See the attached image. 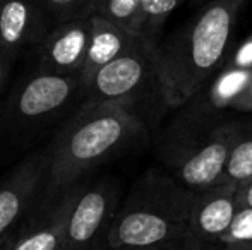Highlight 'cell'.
I'll use <instances>...</instances> for the list:
<instances>
[{
	"label": "cell",
	"mask_w": 252,
	"mask_h": 250,
	"mask_svg": "<svg viewBox=\"0 0 252 250\" xmlns=\"http://www.w3.org/2000/svg\"><path fill=\"white\" fill-rule=\"evenodd\" d=\"M218 245H239V247H252V209L240 207L239 214L233 220L228 233L221 238Z\"/></svg>",
	"instance_id": "ac0fdd59"
},
{
	"label": "cell",
	"mask_w": 252,
	"mask_h": 250,
	"mask_svg": "<svg viewBox=\"0 0 252 250\" xmlns=\"http://www.w3.org/2000/svg\"><path fill=\"white\" fill-rule=\"evenodd\" d=\"M239 185L218 184L199 192H192L189 214V235L208 245H218L228 233L240 211Z\"/></svg>",
	"instance_id": "30bf717a"
},
{
	"label": "cell",
	"mask_w": 252,
	"mask_h": 250,
	"mask_svg": "<svg viewBox=\"0 0 252 250\" xmlns=\"http://www.w3.org/2000/svg\"><path fill=\"white\" fill-rule=\"evenodd\" d=\"M237 195H239L240 207H251L252 209V178L239 185Z\"/></svg>",
	"instance_id": "603a6c76"
},
{
	"label": "cell",
	"mask_w": 252,
	"mask_h": 250,
	"mask_svg": "<svg viewBox=\"0 0 252 250\" xmlns=\"http://www.w3.org/2000/svg\"><path fill=\"white\" fill-rule=\"evenodd\" d=\"M196 247H197V244H196ZM196 247H194V250H196Z\"/></svg>",
	"instance_id": "4316f807"
},
{
	"label": "cell",
	"mask_w": 252,
	"mask_h": 250,
	"mask_svg": "<svg viewBox=\"0 0 252 250\" xmlns=\"http://www.w3.org/2000/svg\"><path fill=\"white\" fill-rule=\"evenodd\" d=\"M196 250H221V245H208V244H201V242H197Z\"/></svg>",
	"instance_id": "d4e9b609"
},
{
	"label": "cell",
	"mask_w": 252,
	"mask_h": 250,
	"mask_svg": "<svg viewBox=\"0 0 252 250\" xmlns=\"http://www.w3.org/2000/svg\"><path fill=\"white\" fill-rule=\"evenodd\" d=\"M192 192L177 184L163 168L137 177L110 226L108 250H137L189 237Z\"/></svg>",
	"instance_id": "277c9868"
},
{
	"label": "cell",
	"mask_w": 252,
	"mask_h": 250,
	"mask_svg": "<svg viewBox=\"0 0 252 250\" xmlns=\"http://www.w3.org/2000/svg\"><path fill=\"white\" fill-rule=\"evenodd\" d=\"M197 240H194L192 237H186L179 242H172V244L159 245V247H151V249H137V250H194Z\"/></svg>",
	"instance_id": "7402d4cb"
},
{
	"label": "cell",
	"mask_w": 252,
	"mask_h": 250,
	"mask_svg": "<svg viewBox=\"0 0 252 250\" xmlns=\"http://www.w3.org/2000/svg\"><path fill=\"white\" fill-rule=\"evenodd\" d=\"M225 63L237 69H252V34L233 48Z\"/></svg>",
	"instance_id": "d6986e66"
},
{
	"label": "cell",
	"mask_w": 252,
	"mask_h": 250,
	"mask_svg": "<svg viewBox=\"0 0 252 250\" xmlns=\"http://www.w3.org/2000/svg\"><path fill=\"white\" fill-rule=\"evenodd\" d=\"M240 115L215 110L194 96L156 136L161 168L190 192L221 184L239 136Z\"/></svg>",
	"instance_id": "7a4b0ae2"
},
{
	"label": "cell",
	"mask_w": 252,
	"mask_h": 250,
	"mask_svg": "<svg viewBox=\"0 0 252 250\" xmlns=\"http://www.w3.org/2000/svg\"><path fill=\"white\" fill-rule=\"evenodd\" d=\"M77 94L84 96L77 76H60L36 69L9 100L7 124L19 130L36 129L62 113Z\"/></svg>",
	"instance_id": "8992f818"
},
{
	"label": "cell",
	"mask_w": 252,
	"mask_h": 250,
	"mask_svg": "<svg viewBox=\"0 0 252 250\" xmlns=\"http://www.w3.org/2000/svg\"><path fill=\"white\" fill-rule=\"evenodd\" d=\"M14 58H16V55L9 54V52L0 48V91L3 89V86H5L7 81H9L10 70H12V65H14Z\"/></svg>",
	"instance_id": "ffe728a7"
},
{
	"label": "cell",
	"mask_w": 252,
	"mask_h": 250,
	"mask_svg": "<svg viewBox=\"0 0 252 250\" xmlns=\"http://www.w3.org/2000/svg\"><path fill=\"white\" fill-rule=\"evenodd\" d=\"M180 2L182 0H141L134 34L146 45L158 48L159 33Z\"/></svg>",
	"instance_id": "5bb4252c"
},
{
	"label": "cell",
	"mask_w": 252,
	"mask_h": 250,
	"mask_svg": "<svg viewBox=\"0 0 252 250\" xmlns=\"http://www.w3.org/2000/svg\"><path fill=\"white\" fill-rule=\"evenodd\" d=\"M139 3L141 0H96L94 14L134 34Z\"/></svg>",
	"instance_id": "2e32d148"
},
{
	"label": "cell",
	"mask_w": 252,
	"mask_h": 250,
	"mask_svg": "<svg viewBox=\"0 0 252 250\" xmlns=\"http://www.w3.org/2000/svg\"><path fill=\"white\" fill-rule=\"evenodd\" d=\"M246 0H208L158 47V70L172 111L190 101L232 54Z\"/></svg>",
	"instance_id": "3957f363"
},
{
	"label": "cell",
	"mask_w": 252,
	"mask_h": 250,
	"mask_svg": "<svg viewBox=\"0 0 252 250\" xmlns=\"http://www.w3.org/2000/svg\"><path fill=\"white\" fill-rule=\"evenodd\" d=\"M252 178V113L240 115L239 136L221 184L240 185Z\"/></svg>",
	"instance_id": "9a60e30c"
},
{
	"label": "cell",
	"mask_w": 252,
	"mask_h": 250,
	"mask_svg": "<svg viewBox=\"0 0 252 250\" xmlns=\"http://www.w3.org/2000/svg\"><path fill=\"white\" fill-rule=\"evenodd\" d=\"M86 103H117L136 110L153 127L170 110L158 70V48L137 38L134 45L101 67L84 86Z\"/></svg>",
	"instance_id": "5b68a950"
},
{
	"label": "cell",
	"mask_w": 252,
	"mask_h": 250,
	"mask_svg": "<svg viewBox=\"0 0 252 250\" xmlns=\"http://www.w3.org/2000/svg\"><path fill=\"white\" fill-rule=\"evenodd\" d=\"M148 130V122L130 107L83 101L47 149V177L36 206L69 192L88 171L126 151Z\"/></svg>",
	"instance_id": "6da1fadb"
},
{
	"label": "cell",
	"mask_w": 252,
	"mask_h": 250,
	"mask_svg": "<svg viewBox=\"0 0 252 250\" xmlns=\"http://www.w3.org/2000/svg\"><path fill=\"white\" fill-rule=\"evenodd\" d=\"M48 168L47 151L26 156L0 182V240L31 207L36 206Z\"/></svg>",
	"instance_id": "9c48e42d"
},
{
	"label": "cell",
	"mask_w": 252,
	"mask_h": 250,
	"mask_svg": "<svg viewBox=\"0 0 252 250\" xmlns=\"http://www.w3.org/2000/svg\"><path fill=\"white\" fill-rule=\"evenodd\" d=\"M136 40L137 36H134L132 33L93 14V33H91L86 62H84V67L79 76L83 91L84 86L90 83V79L101 67L108 65L110 62H113L120 55L126 54Z\"/></svg>",
	"instance_id": "4fadbf2b"
},
{
	"label": "cell",
	"mask_w": 252,
	"mask_h": 250,
	"mask_svg": "<svg viewBox=\"0 0 252 250\" xmlns=\"http://www.w3.org/2000/svg\"><path fill=\"white\" fill-rule=\"evenodd\" d=\"M84 184L81 182L57 200L45 206H36L38 214L28 223V226L16 235L12 250H60L65 235L67 220L70 209L81 194Z\"/></svg>",
	"instance_id": "7c38bea8"
},
{
	"label": "cell",
	"mask_w": 252,
	"mask_h": 250,
	"mask_svg": "<svg viewBox=\"0 0 252 250\" xmlns=\"http://www.w3.org/2000/svg\"><path fill=\"white\" fill-rule=\"evenodd\" d=\"M93 33V16L57 23L38 45V67L60 76H81Z\"/></svg>",
	"instance_id": "ba28073f"
},
{
	"label": "cell",
	"mask_w": 252,
	"mask_h": 250,
	"mask_svg": "<svg viewBox=\"0 0 252 250\" xmlns=\"http://www.w3.org/2000/svg\"><path fill=\"white\" fill-rule=\"evenodd\" d=\"M119 207L120 190L115 182H86L70 209L60 250H108L106 238Z\"/></svg>",
	"instance_id": "52a82bcc"
},
{
	"label": "cell",
	"mask_w": 252,
	"mask_h": 250,
	"mask_svg": "<svg viewBox=\"0 0 252 250\" xmlns=\"http://www.w3.org/2000/svg\"><path fill=\"white\" fill-rule=\"evenodd\" d=\"M221 250H252V247H239V245H221Z\"/></svg>",
	"instance_id": "484cf974"
},
{
	"label": "cell",
	"mask_w": 252,
	"mask_h": 250,
	"mask_svg": "<svg viewBox=\"0 0 252 250\" xmlns=\"http://www.w3.org/2000/svg\"><path fill=\"white\" fill-rule=\"evenodd\" d=\"M50 16L36 0H0V48L17 55L45 40Z\"/></svg>",
	"instance_id": "8fae6325"
},
{
	"label": "cell",
	"mask_w": 252,
	"mask_h": 250,
	"mask_svg": "<svg viewBox=\"0 0 252 250\" xmlns=\"http://www.w3.org/2000/svg\"><path fill=\"white\" fill-rule=\"evenodd\" d=\"M233 113L237 115H251L252 113V79L249 86L246 87L244 94L239 98V101L233 107Z\"/></svg>",
	"instance_id": "44dd1931"
},
{
	"label": "cell",
	"mask_w": 252,
	"mask_h": 250,
	"mask_svg": "<svg viewBox=\"0 0 252 250\" xmlns=\"http://www.w3.org/2000/svg\"><path fill=\"white\" fill-rule=\"evenodd\" d=\"M36 2L57 23L93 16L96 9V0H36Z\"/></svg>",
	"instance_id": "e0dca14e"
},
{
	"label": "cell",
	"mask_w": 252,
	"mask_h": 250,
	"mask_svg": "<svg viewBox=\"0 0 252 250\" xmlns=\"http://www.w3.org/2000/svg\"><path fill=\"white\" fill-rule=\"evenodd\" d=\"M14 240H16V235H7L0 240V250H12Z\"/></svg>",
	"instance_id": "cb8c5ba5"
}]
</instances>
